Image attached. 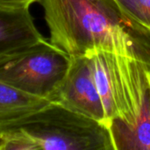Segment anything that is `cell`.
<instances>
[{
	"mask_svg": "<svg viewBox=\"0 0 150 150\" xmlns=\"http://www.w3.org/2000/svg\"><path fill=\"white\" fill-rule=\"evenodd\" d=\"M44 10L49 41L70 57L105 50L150 68V32L116 0H37Z\"/></svg>",
	"mask_w": 150,
	"mask_h": 150,
	"instance_id": "obj_1",
	"label": "cell"
},
{
	"mask_svg": "<svg viewBox=\"0 0 150 150\" xmlns=\"http://www.w3.org/2000/svg\"><path fill=\"white\" fill-rule=\"evenodd\" d=\"M114 150L109 125L50 102L0 128V150Z\"/></svg>",
	"mask_w": 150,
	"mask_h": 150,
	"instance_id": "obj_2",
	"label": "cell"
},
{
	"mask_svg": "<svg viewBox=\"0 0 150 150\" xmlns=\"http://www.w3.org/2000/svg\"><path fill=\"white\" fill-rule=\"evenodd\" d=\"M107 123L117 120L134 126L150 89V68L134 58L105 50L87 54Z\"/></svg>",
	"mask_w": 150,
	"mask_h": 150,
	"instance_id": "obj_3",
	"label": "cell"
},
{
	"mask_svg": "<svg viewBox=\"0 0 150 150\" xmlns=\"http://www.w3.org/2000/svg\"><path fill=\"white\" fill-rule=\"evenodd\" d=\"M70 62L68 54L42 39L0 56V81L50 101L64 80Z\"/></svg>",
	"mask_w": 150,
	"mask_h": 150,
	"instance_id": "obj_4",
	"label": "cell"
},
{
	"mask_svg": "<svg viewBox=\"0 0 150 150\" xmlns=\"http://www.w3.org/2000/svg\"><path fill=\"white\" fill-rule=\"evenodd\" d=\"M50 101L108 125L87 55L71 57L68 73Z\"/></svg>",
	"mask_w": 150,
	"mask_h": 150,
	"instance_id": "obj_5",
	"label": "cell"
},
{
	"mask_svg": "<svg viewBox=\"0 0 150 150\" xmlns=\"http://www.w3.org/2000/svg\"><path fill=\"white\" fill-rule=\"evenodd\" d=\"M42 39L29 7L0 4V56Z\"/></svg>",
	"mask_w": 150,
	"mask_h": 150,
	"instance_id": "obj_6",
	"label": "cell"
},
{
	"mask_svg": "<svg viewBox=\"0 0 150 150\" xmlns=\"http://www.w3.org/2000/svg\"><path fill=\"white\" fill-rule=\"evenodd\" d=\"M114 150H150V89L140 119L134 126L113 120L108 123Z\"/></svg>",
	"mask_w": 150,
	"mask_h": 150,
	"instance_id": "obj_7",
	"label": "cell"
},
{
	"mask_svg": "<svg viewBox=\"0 0 150 150\" xmlns=\"http://www.w3.org/2000/svg\"><path fill=\"white\" fill-rule=\"evenodd\" d=\"M50 102L0 81V128L38 111Z\"/></svg>",
	"mask_w": 150,
	"mask_h": 150,
	"instance_id": "obj_8",
	"label": "cell"
},
{
	"mask_svg": "<svg viewBox=\"0 0 150 150\" xmlns=\"http://www.w3.org/2000/svg\"><path fill=\"white\" fill-rule=\"evenodd\" d=\"M121 9L150 32V0H116Z\"/></svg>",
	"mask_w": 150,
	"mask_h": 150,
	"instance_id": "obj_9",
	"label": "cell"
},
{
	"mask_svg": "<svg viewBox=\"0 0 150 150\" xmlns=\"http://www.w3.org/2000/svg\"><path fill=\"white\" fill-rule=\"evenodd\" d=\"M37 0H0V4L15 7H30Z\"/></svg>",
	"mask_w": 150,
	"mask_h": 150,
	"instance_id": "obj_10",
	"label": "cell"
}]
</instances>
